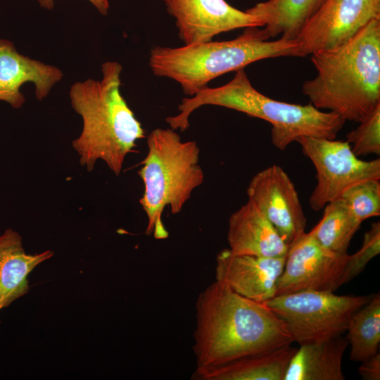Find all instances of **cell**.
<instances>
[{"label": "cell", "mask_w": 380, "mask_h": 380, "mask_svg": "<svg viewBox=\"0 0 380 380\" xmlns=\"http://www.w3.org/2000/svg\"><path fill=\"white\" fill-rule=\"evenodd\" d=\"M360 222L380 215V182L371 179L356 183L339 197Z\"/></svg>", "instance_id": "22"}, {"label": "cell", "mask_w": 380, "mask_h": 380, "mask_svg": "<svg viewBox=\"0 0 380 380\" xmlns=\"http://www.w3.org/2000/svg\"><path fill=\"white\" fill-rule=\"evenodd\" d=\"M348 345L343 335L299 345L284 380H344L342 360Z\"/></svg>", "instance_id": "17"}, {"label": "cell", "mask_w": 380, "mask_h": 380, "mask_svg": "<svg viewBox=\"0 0 380 380\" xmlns=\"http://www.w3.org/2000/svg\"><path fill=\"white\" fill-rule=\"evenodd\" d=\"M227 241L229 250L236 255L278 258L286 256L289 248L267 217L248 201L231 215Z\"/></svg>", "instance_id": "15"}, {"label": "cell", "mask_w": 380, "mask_h": 380, "mask_svg": "<svg viewBox=\"0 0 380 380\" xmlns=\"http://www.w3.org/2000/svg\"><path fill=\"white\" fill-rule=\"evenodd\" d=\"M246 193L288 246L305 232L307 219L298 192L281 167L272 165L256 173Z\"/></svg>", "instance_id": "11"}, {"label": "cell", "mask_w": 380, "mask_h": 380, "mask_svg": "<svg viewBox=\"0 0 380 380\" xmlns=\"http://www.w3.org/2000/svg\"><path fill=\"white\" fill-rule=\"evenodd\" d=\"M205 105L224 107L268 122L272 125V142L280 151L300 137L335 139L346 122L339 115L319 110L310 103L301 105L270 98L258 91L241 69L227 84L214 88L206 86L184 98L178 113L167 117L166 122L170 128L184 132L191 113Z\"/></svg>", "instance_id": "4"}, {"label": "cell", "mask_w": 380, "mask_h": 380, "mask_svg": "<svg viewBox=\"0 0 380 380\" xmlns=\"http://www.w3.org/2000/svg\"><path fill=\"white\" fill-rule=\"evenodd\" d=\"M326 1L267 0L246 11L263 23L259 32L265 40L279 35L295 39L303 25Z\"/></svg>", "instance_id": "19"}, {"label": "cell", "mask_w": 380, "mask_h": 380, "mask_svg": "<svg viewBox=\"0 0 380 380\" xmlns=\"http://www.w3.org/2000/svg\"><path fill=\"white\" fill-rule=\"evenodd\" d=\"M296 39L265 40L258 27L245 28L236 38L179 47L156 46L150 52L149 66L156 77L179 83L192 96L215 78L263 59L295 56Z\"/></svg>", "instance_id": "5"}, {"label": "cell", "mask_w": 380, "mask_h": 380, "mask_svg": "<svg viewBox=\"0 0 380 380\" xmlns=\"http://www.w3.org/2000/svg\"><path fill=\"white\" fill-rule=\"evenodd\" d=\"M376 18H380V0H327L295 38L298 44L295 56L343 44Z\"/></svg>", "instance_id": "9"}, {"label": "cell", "mask_w": 380, "mask_h": 380, "mask_svg": "<svg viewBox=\"0 0 380 380\" xmlns=\"http://www.w3.org/2000/svg\"><path fill=\"white\" fill-rule=\"evenodd\" d=\"M147 146L138 171L144 186L139 203L148 218L146 234L164 239L168 237L162 220L165 208L179 213L204 181L200 148L195 141H182L170 127L153 129L147 137Z\"/></svg>", "instance_id": "6"}, {"label": "cell", "mask_w": 380, "mask_h": 380, "mask_svg": "<svg viewBox=\"0 0 380 380\" xmlns=\"http://www.w3.org/2000/svg\"><path fill=\"white\" fill-rule=\"evenodd\" d=\"M380 253V222H373L365 233L361 248L353 255H348L339 287L359 275L368 262Z\"/></svg>", "instance_id": "24"}, {"label": "cell", "mask_w": 380, "mask_h": 380, "mask_svg": "<svg viewBox=\"0 0 380 380\" xmlns=\"http://www.w3.org/2000/svg\"><path fill=\"white\" fill-rule=\"evenodd\" d=\"M346 141L357 157L380 155V106L347 134Z\"/></svg>", "instance_id": "23"}, {"label": "cell", "mask_w": 380, "mask_h": 380, "mask_svg": "<svg viewBox=\"0 0 380 380\" xmlns=\"http://www.w3.org/2000/svg\"><path fill=\"white\" fill-rule=\"evenodd\" d=\"M296 141L316 170L317 183L309 198L314 210L324 208L356 183L380 179L379 158L369 161L360 159L346 141L300 137Z\"/></svg>", "instance_id": "8"}, {"label": "cell", "mask_w": 380, "mask_h": 380, "mask_svg": "<svg viewBox=\"0 0 380 380\" xmlns=\"http://www.w3.org/2000/svg\"><path fill=\"white\" fill-rule=\"evenodd\" d=\"M122 70L119 63L107 61L101 65V80L76 82L70 89L71 106L83 122L72 146L89 172L100 159L119 175L126 156L145 137L141 122L120 92Z\"/></svg>", "instance_id": "3"}, {"label": "cell", "mask_w": 380, "mask_h": 380, "mask_svg": "<svg viewBox=\"0 0 380 380\" xmlns=\"http://www.w3.org/2000/svg\"><path fill=\"white\" fill-rule=\"evenodd\" d=\"M39 6L45 9L51 10L54 7V0H36ZM102 15H107L109 9L108 0H88Z\"/></svg>", "instance_id": "26"}, {"label": "cell", "mask_w": 380, "mask_h": 380, "mask_svg": "<svg viewBox=\"0 0 380 380\" xmlns=\"http://www.w3.org/2000/svg\"><path fill=\"white\" fill-rule=\"evenodd\" d=\"M324 208L322 219L310 232L327 249L337 253H348L351 239L362 222L339 198L327 203Z\"/></svg>", "instance_id": "21"}, {"label": "cell", "mask_w": 380, "mask_h": 380, "mask_svg": "<svg viewBox=\"0 0 380 380\" xmlns=\"http://www.w3.org/2000/svg\"><path fill=\"white\" fill-rule=\"evenodd\" d=\"M372 296L304 290L275 296L264 303L284 322L292 341L301 345L343 335L352 315Z\"/></svg>", "instance_id": "7"}, {"label": "cell", "mask_w": 380, "mask_h": 380, "mask_svg": "<svg viewBox=\"0 0 380 380\" xmlns=\"http://www.w3.org/2000/svg\"><path fill=\"white\" fill-rule=\"evenodd\" d=\"M163 1L184 45L210 42L217 34L239 28L264 25L255 16L225 0Z\"/></svg>", "instance_id": "12"}, {"label": "cell", "mask_w": 380, "mask_h": 380, "mask_svg": "<svg viewBox=\"0 0 380 380\" xmlns=\"http://www.w3.org/2000/svg\"><path fill=\"white\" fill-rule=\"evenodd\" d=\"M53 255L49 250L27 254L22 237L12 229L0 235V311L28 292V274Z\"/></svg>", "instance_id": "16"}, {"label": "cell", "mask_w": 380, "mask_h": 380, "mask_svg": "<svg viewBox=\"0 0 380 380\" xmlns=\"http://www.w3.org/2000/svg\"><path fill=\"white\" fill-rule=\"evenodd\" d=\"M297 348L291 344L242 357L226 364L196 369L198 380H284L290 360Z\"/></svg>", "instance_id": "18"}, {"label": "cell", "mask_w": 380, "mask_h": 380, "mask_svg": "<svg viewBox=\"0 0 380 380\" xmlns=\"http://www.w3.org/2000/svg\"><path fill=\"white\" fill-rule=\"evenodd\" d=\"M310 56L317 75L302 91L315 108L360 123L380 106V18L344 44Z\"/></svg>", "instance_id": "2"}, {"label": "cell", "mask_w": 380, "mask_h": 380, "mask_svg": "<svg viewBox=\"0 0 380 380\" xmlns=\"http://www.w3.org/2000/svg\"><path fill=\"white\" fill-rule=\"evenodd\" d=\"M350 346V358L362 362L379 352L380 345V293L351 316L346 329Z\"/></svg>", "instance_id": "20"}, {"label": "cell", "mask_w": 380, "mask_h": 380, "mask_svg": "<svg viewBox=\"0 0 380 380\" xmlns=\"http://www.w3.org/2000/svg\"><path fill=\"white\" fill-rule=\"evenodd\" d=\"M286 256L267 258L233 254L229 248L216 258L215 278L246 298L265 303L276 294Z\"/></svg>", "instance_id": "13"}, {"label": "cell", "mask_w": 380, "mask_h": 380, "mask_svg": "<svg viewBox=\"0 0 380 380\" xmlns=\"http://www.w3.org/2000/svg\"><path fill=\"white\" fill-rule=\"evenodd\" d=\"M196 308V369L293 343L284 322L264 303L241 296L220 281L199 294Z\"/></svg>", "instance_id": "1"}, {"label": "cell", "mask_w": 380, "mask_h": 380, "mask_svg": "<svg viewBox=\"0 0 380 380\" xmlns=\"http://www.w3.org/2000/svg\"><path fill=\"white\" fill-rule=\"evenodd\" d=\"M348 253H337L322 246L310 232L289 246L275 296L304 290L335 291Z\"/></svg>", "instance_id": "10"}, {"label": "cell", "mask_w": 380, "mask_h": 380, "mask_svg": "<svg viewBox=\"0 0 380 380\" xmlns=\"http://www.w3.org/2000/svg\"><path fill=\"white\" fill-rule=\"evenodd\" d=\"M358 373L364 380L380 379V353H376L369 358L361 362Z\"/></svg>", "instance_id": "25"}, {"label": "cell", "mask_w": 380, "mask_h": 380, "mask_svg": "<svg viewBox=\"0 0 380 380\" xmlns=\"http://www.w3.org/2000/svg\"><path fill=\"white\" fill-rule=\"evenodd\" d=\"M63 77L56 66L24 56L12 42L0 39V101L20 108L25 101L20 88L27 82L34 84L36 98L43 100Z\"/></svg>", "instance_id": "14"}]
</instances>
